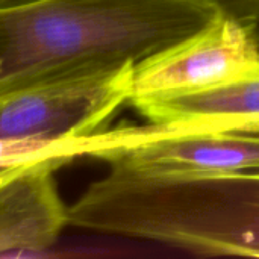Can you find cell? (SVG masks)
<instances>
[{
	"instance_id": "1",
	"label": "cell",
	"mask_w": 259,
	"mask_h": 259,
	"mask_svg": "<svg viewBox=\"0 0 259 259\" xmlns=\"http://www.w3.org/2000/svg\"><path fill=\"white\" fill-rule=\"evenodd\" d=\"M219 14L209 0H23L0 6V96L138 64Z\"/></svg>"
},
{
	"instance_id": "2",
	"label": "cell",
	"mask_w": 259,
	"mask_h": 259,
	"mask_svg": "<svg viewBox=\"0 0 259 259\" xmlns=\"http://www.w3.org/2000/svg\"><path fill=\"white\" fill-rule=\"evenodd\" d=\"M68 225L196 255L259 258V171L146 175L108 167L68 206Z\"/></svg>"
},
{
	"instance_id": "3",
	"label": "cell",
	"mask_w": 259,
	"mask_h": 259,
	"mask_svg": "<svg viewBox=\"0 0 259 259\" xmlns=\"http://www.w3.org/2000/svg\"><path fill=\"white\" fill-rule=\"evenodd\" d=\"M90 158L146 175H226L259 171V134L158 126L103 129Z\"/></svg>"
},
{
	"instance_id": "4",
	"label": "cell",
	"mask_w": 259,
	"mask_h": 259,
	"mask_svg": "<svg viewBox=\"0 0 259 259\" xmlns=\"http://www.w3.org/2000/svg\"><path fill=\"white\" fill-rule=\"evenodd\" d=\"M135 64L0 96V141H61L105 129L129 103Z\"/></svg>"
},
{
	"instance_id": "5",
	"label": "cell",
	"mask_w": 259,
	"mask_h": 259,
	"mask_svg": "<svg viewBox=\"0 0 259 259\" xmlns=\"http://www.w3.org/2000/svg\"><path fill=\"white\" fill-rule=\"evenodd\" d=\"M258 62L259 24L219 14L200 30L135 64L131 99L200 90Z\"/></svg>"
},
{
	"instance_id": "6",
	"label": "cell",
	"mask_w": 259,
	"mask_h": 259,
	"mask_svg": "<svg viewBox=\"0 0 259 259\" xmlns=\"http://www.w3.org/2000/svg\"><path fill=\"white\" fill-rule=\"evenodd\" d=\"M71 161L42 158L12 167L0 182V256L53 247L68 226L55 171Z\"/></svg>"
},
{
	"instance_id": "7",
	"label": "cell",
	"mask_w": 259,
	"mask_h": 259,
	"mask_svg": "<svg viewBox=\"0 0 259 259\" xmlns=\"http://www.w3.org/2000/svg\"><path fill=\"white\" fill-rule=\"evenodd\" d=\"M150 124L259 134V62L200 90L131 99Z\"/></svg>"
},
{
	"instance_id": "8",
	"label": "cell",
	"mask_w": 259,
	"mask_h": 259,
	"mask_svg": "<svg viewBox=\"0 0 259 259\" xmlns=\"http://www.w3.org/2000/svg\"><path fill=\"white\" fill-rule=\"evenodd\" d=\"M219 12L246 23L259 24V0H209Z\"/></svg>"
},
{
	"instance_id": "9",
	"label": "cell",
	"mask_w": 259,
	"mask_h": 259,
	"mask_svg": "<svg viewBox=\"0 0 259 259\" xmlns=\"http://www.w3.org/2000/svg\"><path fill=\"white\" fill-rule=\"evenodd\" d=\"M18 2H23V0H0V6H8V5H14Z\"/></svg>"
},
{
	"instance_id": "10",
	"label": "cell",
	"mask_w": 259,
	"mask_h": 259,
	"mask_svg": "<svg viewBox=\"0 0 259 259\" xmlns=\"http://www.w3.org/2000/svg\"><path fill=\"white\" fill-rule=\"evenodd\" d=\"M12 167H9V168H5V167H0V182H2V179L5 178V175L11 170Z\"/></svg>"
}]
</instances>
